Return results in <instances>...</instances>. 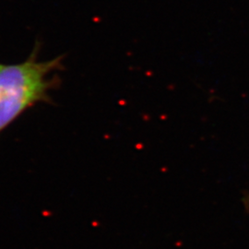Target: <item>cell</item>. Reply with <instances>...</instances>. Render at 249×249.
<instances>
[{
	"label": "cell",
	"mask_w": 249,
	"mask_h": 249,
	"mask_svg": "<svg viewBox=\"0 0 249 249\" xmlns=\"http://www.w3.org/2000/svg\"><path fill=\"white\" fill-rule=\"evenodd\" d=\"M36 44L26 60L17 64L0 63V134L27 110L41 103H50V93L60 79L63 55L39 61Z\"/></svg>",
	"instance_id": "1"
},
{
	"label": "cell",
	"mask_w": 249,
	"mask_h": 249,
	"mask_svg": "<svg viewBox=\"0 0 249 249\" xmlns=\"http://www.w3.org/2000/svg\"><path fill=\"white\" fill-rule=\"evenodd\" d=\"M244 205H245L247 211L249 213V194L244 198Z\"/></svg>",
	"instance_id": "2"
}]
</instances>
